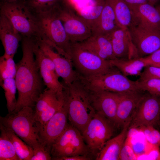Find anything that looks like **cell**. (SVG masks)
<instances>
[{
    "instance_id": "6da1fadb",
    "label": "cell",
    "mask_w": 160,
    "mask_h": 160,
    "mask_svg": "<svg viewBox=\"0 0 160 160\" xmlns=\"http://www.w3.org/2000/svg\"><path fill=\"white\" fill-rule=\"evenodd\" d=\"M21 41L22 56L16 64L15 78L18 96L15 108L12 112H17L24 107H34L44 90V84L34 57L35 40L22 37Z\"/></svg>"
},
{
    "instance_id": "7a4b0ae2",
    "label": "cell",
    "mask_w": 160,
    "mask_h": 160,
    "mask_svg": "<svg viewBox=\"0 0 160 160\" xmlns=\"http://www.w3.org/2000/svg\"><path fill=\"white\" fill-rule=\"evenodd\" d=\"M55 6L48 12L34 14L40 33V39L59 53L71 60V43L57 13Z\"/></svg>"
},
{
    "instance_id": "3957f363",
    "label": "cell",
    "mask_w": 160,
    "mask_h": 160,
    "mask_svg": "<svg viewBox=\"0 0 160 160\" xmlns=\"http://www.w3.org/2000/svg\"><path fill=\"white\" fill-rule=\"evenodd\" d=\"M64 89L68 104V120L81 132L96 113L88 92L77 79Z\"/></svg>"
},
{
    "instance_id": "277c9868",
    "label": "cell",
    "mask_w": 160,
    "mask_h": 160,
    "mask_svg": "<svg viewBox=\"0 0 160 160\" xmlns=\"http://www.w3.org/2000/svg\"><path fill=\"white\" fill-rule=\"evenodd\" d=\"M0 123L9 128L33 149L41 145L39 130L31 107H23L17 112L0 117Z\"/></svg>"
},
{
    "instance_id": "5b68a950",
    "label": "cell",
    "mask_w": 160,
    "mask_h": 160,
    "mask_svg": "<svg viewBox=\"0 0 160 160\" xmlns=\"http://www.w3.org/2000/svg\"><path fill=\"white\" fill-rule=\"evenodd\" d=\"M77 79L85 88L91 90L121 93L140 90L136 81L130 80L113 66L104 73L90 77H84L77 73Z\"/></svg>"
},
{
    "instance_id": "8992f818",
    "label": "cell",
    "mask_w": 160,
    "mask_h": 160,
    "mask_svg": "<svg viewBox=\"0 0 160 160\" xmlns=\"http://www.w3.org/2000/svg\"><path fill=\"white\" fill-rule=\"evenodd\" d=\"M0 14L6 17L22 37L37 40L41 38L36 17L25 1H2Z\"/></svg>"
},
{
    "instance_id": "52a82bcc",
    "label": "cell",
    "mask_w": 160,
    "mask_h": 160,
    "mask_svg": "<svg viewBox=\"0 0 160 160\" xmlns=\"http://www.w3.org/2000/svg\"><path fill=\"white\" fill-rule=\"evenodd\" d=\"M70 56L75 70L84 77L104 73L112 66L110 60L101 58L83 48L78 43H71Z\"/></svg>"
},
{
    "instance_id": "ba28073f",
    "label": "cell",
    "mask_w": 160,
    "mask_h": 160,
    "mask_svg": "<svg viewBox=\"0 0 160 160\" xmlns=\"http://www.w3.org/2000/svg\"><path fill=\"white\" fill-rule=\"evenodd\" d=\"M113 124L96 113L81 132L91 154L96 156L106 142L113 136Z\"/></svg>"
},
{
    "instance_id": "9c48e42d",
    "label": "cell",
    "mask_w": 160,
    "mask_h": 160,
    "mask_svg": "<svg viewBox=\"0 0 160 160\" xmlns=\"http://www.w3.org/2000/svg\"><path fill=\"white\" fill-rule=\"evenodd\" d=\"M55 9L71 43L81 42L91 36V28L80 16L75 13L70 4L60 0Z\"/></svg>"
},
{
    "instance_id": "30bf717a",
    "label": "cell",
    "mask_w": 160,
    "mask_h": 160,
    "mask_svg": "<svg viewBox=\"0 0 160 160\" xmlns=\"http://www.w3.org/2000/svg\"><path fill=\"white\" fill-rule=\"evenodd\" d=\"M128 30L138 57L148 56L160 49V29L137 23Z\"/></svg>"
},
{
    "instance_id": "8fae6325",
    "label": "cell",
    "mask_w": 160,
    "mask_h": 160,
    "mask_svg": "<svg viewBox=\"0 0 160 160\" xmlns=\"http://www.w3.org/2000/svg\"><path fill=\"white\" fill-rule=\"evenodd\" d=\"M59 109L40 129L41 144L51 153L52 147L68 126V104L65 92Z\"/></svg>"
},
{
    "instance_id": "7c38bea8",
    "label": "cell",
    "mask_w": 160,
    "mask_h": 160,
    "mask_svg": "<svg viewBox=\"0 0 160 160\" xmlns=\"http://www.w3.org/2000/svg\"><path fill=\"white\" fill-rule=\"evenodd\" d=\"M145 94L133 115L129 129L153 126L160 117V97Z\"/></svg>"
},
{
    "instance_id": "4fadbf2b",
    "label": "cell",
    "mask_w": 160,
    "mask_h": 160,
    "mask_svg": "<svg viewBox=\"0 0 160 160\" xmlns=\"http://www.w3.org/2000/svg\"><path fill=\"white\" fill-rule=\"evenodd\" d=\"M64 97L59 96L52 90L44 89L37 100L34 107V118L39 131L61 105Z\"/></svg>"
},
{
    "instance_id": "5bb4252c",
    "label": "cell",
    "mask_w": 160,
    "mask_h": 160,
    "mask_svg": "<svg viewBox=\"0 0 160 160\" xmlns=\"http://www.w3.org/2000/svg\"><path fill=\"white\" fill-rule=\"evenodd\" d=\"M33 51L36 61L44 85L58 95H63L65 84L60 82L54 65L51 60L42 51L35 41Z\"/></svg>"
},
{
    "instance_id": "9a60e30c",
    "label": "cell",
    "mask_w": 160,
    "mask_h": 160,
    "mask_svg": "<svg viewBox=\"0 0 160 160\" xmlns=\"http://www.w3.org/2000/svg\"><path fill=\"white\" fill-rule=\"evenodd\" d=\"M85 88L88 92L95 113L104 117L116 126L118 93L103 90H91Z\"/></svg>"
},
{
    "instance_id": "2e32d148",
    "label": "cell",
    "mask_w": 160,
    "mask_h": 160,
    "mask_svg": "<svg viewBox=\"0 0 160 160\" xmlns=\"http://www.w3.org/2000/svg\"><path fill=\"white\" fill-rule=\"evenodd\" d=\"M39 46L43 52L52 62L56 72L66 85L76 80L77 73L73 69L71 60L61 55L41 39L36 40Z\"/></svg>"
},
{
    "instance_id": "e0dca14e",
    "label": "cell",
    "mask_w": 160,
    "mask_h": 160,
    "mask_svg": "<svg viewBox=\"0 0 160 160\" xmlns=\"http://www.w3.org/2000/svg\"><path fill=\"white\" fill-rule=\"evenodd\" d=\"M144 92L138 90L118 93L116 126H123L127 121L132 119L136 109L145 94Z\"/></svg>"
},
{
    "instance_id": "ac0fdd59",
    "label": "cell",
    "mask_w": 160,
    "mask_h": 160,
    "mask_svg": "<svg viewBox=\"0 0 160 160\" xmlns=\"http://www.w3.org/2000/svg\"><path fill=\"white\" fill-rule=\"evenodd\" d=\"M116 58H138L128 29L119 28L108 35Z\"/></svg>"
},
{
    "instance_id": "d6986e66",
    "label": "cell",
    "mask_w": 160,
    "mask_h": 160,
    "mask_svg": "<svg viewBox=\"0 0 160 160\" xmlns=\"http://www.w3.org/2000/svg\"><path fill=\"white\" fill-rule=\"evenodd\" d=\"M66 146L75 148L84 156H88L91 154L81 132L70 124H68L64 132L53 144L51 151Z\"/></svg>"
},
{
    "instance_id": "ffe728a7",
    "label": "cell",
    "mask_w": 160,
    "mask_h": 160,
    "mask_svg": "<svg viewBox=\"0 0 160 160\" xmlns=\"http://www.w3.org/2000/svg\"><path fill=\"white\" fill-rule=\"evenodd\" d=\"M22 37L4 15L0 14V39L6 56L14 57Z\"/></svg>"
},
{
    "instance_id": "44dd1931",
    "label": "cell",
    "mask_w": 160,
    "mask_h": 160,
    "mask_svg": "<svg viewBox=\"0 0 160 160\" xmlns=\"http://www.w3.org/2000/svg\"><path fill=\"white\" fill-rule=\"evenodd\" d=\"M132 119L124 124L119 134L110 139L106 142L101 150L96 154L95 160H120L121 151L126 139Z\"/></svg>"
},
{
    "instance_id": "7402d4cb",
    "label": "cell",
    "mask_w": 160,
    "mask_h": 160,
    "mask_svg": "<svg viewBox=\"0 0 160 160\" xmlns=\"http://www.w3.org/2000/svg\"><path fill=\"white\" fill-rule=\"evenodd\" d=\"M78 43L83 48L103 59L109 60L116 58L108 35L92 34L86 40Z\"/></svg>"
},
{
    "instance_id": "603a6c76",
    "label": "cell",
    "mask_w": 160,
    "mask_h": 160,
    "mask_svg": "<svg viewBox=\"0 0 160 160\" xmlns=\"http://www.w3.org/2000/svg\"><path fill=\"white\" fill-rule=\"evenodd\" d=\"M136 23L160 29V16L156 8L146 2L130 8Z\"/></svg>"
},
{
    "instance_id": "cb8c5ba5",
    "label": "cell",
    "mask_w": 160,
    "mask_h": 160,
    "mask_svg": "<svg viewBox=\"0 0 160 160\" xmlns=\"http://www.w3.org/2000/svg\"><path fill=\"white\" fill-rule=\"evenodd\" d=\"M119 28H120L118 24L113 10L105 0L101 15L91 29L92 34L108 35Z\"/></svg>"
},
{
    "instance_id": "d4e9b609",
    "label": "cell",
    "mask_w": 160,
    "mask_h": 160,
    "mask_svg": "<svg viewBox=\"0 0 160 160\" xmlns=\"http://www.w3.org/2000/svg\"><path fill=\"white\" fill-rule=\"evenodd\" d=\"M107 0L113 10L120 28L128 29L136 24L132 10L124 0Z\"/></svg>"
},
{
    "instance_id": "484cf974",
    "label": "cell",
    "mask_w": 160,
    "mask_h": 160,
    "mask_svg": "<svg viewBox=\"0 0 160 160\" xmlns=\"http://www.w3.org/2000/svg\"><path fill=\"white\" fill-rule=\"evenodd\" d=\"M112 66L117 68L124 75L139 76L144 68L147 66L140 57L131 59L116 58L110 60Z\"/></svg>"
},
{
    "instance_id": "4316f807",
    "label": "cell",
    "mask_w": 160,
    "mask_h": 160,
    "mask_svg": "<svg viewBox=\"0 0 160 160\" xmlns=\"http://www.w3.org/2000/svg\"><path fill=\"white\" fill-rule=\"evenodd\" d=\"M0 130L11 141L20 160H31L33 153V149L31 147L10 129L0 123Z\"/></svg>"
},
{
    "instance_id": "83f0119b",
    "label": "cell",
    "mask_w": 160,
    "mask_h": 160,
    "mask_svg": "<svg viewBox=\"0 0 160 160\" xmlns=\"http://www.w3.org/2000/svg\"><path fill=\"white\" fill-rule=\"evenodd\" d=\"M0 84L4 91L8 113L12 112L15 110L17 102L15 96L17 87L15 79H5L0 82Z\"/></svg>"
},
{
    "instance_id": "f1b7e54d",
    "label": "cell",
    "mask_w": 160,
    "mask_h": 160,
    "mask_svg": "<svg viewBox=\"0 0 160 160\" xmlns=\"http://www.w3.org/2000/svg\"><path fill=\"white\" fill-rule=\"evenodd\" d=\"M105 2V0H97V2L91 8L80 11V16L91 29L99 19Z\"/></svg>"
},
{
    "instance_id": "f546056e",
    "label": "cell",
    "mask_w": 160,
    "mask_h": 160,
    "mask_svg": "<svg viewBox=\"0 0 160 160\" xmlns=\"http://www.w3.org/2000/svg\"><path fill=\"white\" fill-rule=\"evenodd\" d=\"M13 56H6L3 55L0 57V82L9 78L15 79L17 70V64Z\"/></svg>"
},
{
    "instance_id": "4dcf8cb0",
    "label": "cell",
    "mask_w": 160,
    "mask_h": 160,
    "mask_svg": "<svg viewBox=\"0 0 160 160\" xmlns=\"http://www.w3.org/2000/svg\"><path fill=\"white\" fill-rule=\"evenodd\" d=\"M60 0H25V4L34 14L50 11Z\"/></svg>"
},
{
    "instance_id": "1f68e13d",
    "label": "cell",
    "mask_w": 160,
    "mask_h": 160,
    "mask_svg": "<svg viewBox=\"0 0 160 160\" xmlns=\"http://www.w3.org/2000/svg\"><path fill=\"white\" fill-rule=\"evenodd\" d=\"M0 160H20L10 140L1 132L0 136Z\"/></svg>"
},
{
    "instance_id": "d6a6232c",
    "label": "cell",
    "mask_w": 160,
    "mask_h": 160,
    "mask_svg": "<svg viewBox=\"0 0 160 160\" xmlns=\"http://www.w3.org/2000/svg\"><path fill=\"white\" fill-rule=\"evenodd\" d=\"M139 89L150 95L160 97V79H152L145 80H136Z\"/></svg>"
},
{
    "instance_id": "836d02e7",
    "label": "cell",
    "mask_w": 160,
    "mask_h": 160,
    "mask_svg": "<svg viewBox=\"0 0 160 160\" xmlns=\"http://www.w3.org/2000/svg\"><path fill=\"white\" fill-rule=\"evenodd\" d=\"M140 128L148 142L154 145H160V133L154 126H148Z\"/></svg>"
},
{
    "instance_id": "e575fe53",
    "label": "cell",
    "mask_w": 160,
    "mask_h": 160,
    "mask_svg": "<svg viewBox=\"0 0 160 160\" xmlns=\"http://www.w3.org/2000/svg\"><path fill=\"white\" fill-rule=\"evenodd\" d=\"M139 76L140 78L138 80L140 81L160 79V68L148 65L144 68Z\"/></svg>"
},
{
    "instance_id": "d590c367",
    "label": "cell",
    "mask_w": 160,
    "mask_h": 160,
    "mask_svg": "<svg viewBox=\"0 0 160 160\" xmlns=\"http://www.w3.org/2000/svg\"><path fill=\"white\" fill-rule=\"evenodd\" d=\"M136 157L130 140L127 138L121 151L120 160H134Z\"/></svg>"
},
{
    "instance_id": "8d00e7d4",
    "label": "cell",
    "mask_w": 160,
    "mask_h": 160,
    "mask_svg": "<svg viewBox=\"0 0 160 160\" xmlns=\"http://www.w3.org/2000/svg\"><path fill=\"white\" fill-rule=\"evenodd\" d=\"M33 149V155L31 160L52 159L51 153L41 144Z\"/></svg>"
},
{
    "instance_id": "74e56055",
    "label": "cell",
    "mask_w": 160,
    "mask_h": 160,
    "mask_svg": "<svg viewBox=\"0 0 160 160\" xmlns=\"http://www.w3.org/2000/svg\"><path fill=\"white\" fill-rule=\"evenodd\" d=\"M140 58L147 65L160 68V49L148 56Z\"/></svg>"
},
{
    "instance_id": "f35d334b",
    "label": "cell",
    "mask_w": 160,
    "mask_h": 160,
    "mask_svg": "<svg viewBox=\"0 0 160 160\" xmlns=\"http://www.w3.org/2000/svg\"><path fill=\"white\" fill-rule=\"evenodd\" d=\"M52 159L56 160H89L91 159V158L89 157L88 156L80 155L55 158Z\"/></svg>"
},
{
    "instance_id": "ab89813d",
    "label": "cell",
    "mask_w": 160,
    "mask_h": 160,
    "mask_svg": "<svg viewBox=\"0 0 160 160\" xmlns=\"http://www.w3.org/2000/svg\"><path fill=\"white\" fill-rule=\"evenodd\" d=\"M130 8L133 7L147 2V0H124Z\"/></svg>"
},
{
    "instance_id": "60d3db41",
    "label": "cell",
    "mask_w": 160,
    "mask_h": 160,
    "mask_svg": "<svg viewBox=\"0 0 160 160\" xmlns=\"http://www.w3.org/2000/svg\"><path fill=\"white\" fill-rule=\"evenodd\" d=\"M159 0H147L148 2L154 5Z\"/></svg>"
},
{
    "instance_id": "b9f144b4",
    "label": "cell",
    "mask_w": 160,
    "mask_h": 160,
    "mask_svg": "<svg viewBox=\"0 0 160 160\" xmlns=\"http://www.w3.org/2000/svg\"><path fill=\"white\" fill-rule=\"evenodd\" d=\"M25 0H2L3 1H7L9 2H15L18 1H25Z\"/></svg>"
},
{
    "instance_id": "7bdbcfd3",
    "label": "cell",
    "mask_w": 160,
    "mask_h": 160,
    "mask_svg": "<svg viewBox=\"0 0 160 160\" xmlns=\"http://www.w3.org/2000/svg\"><path fill=\"white\" fill-rule=\"evenodd\" d=\"M156 7L159 12L160 16V5H158L156 6Z\"/></svg>"
},
{
    "instance_id": "ee69618b",
    "label": "cell",
    "mask_w": 160,
    "mask_h": 160,
    "mask_svg": "<svg viewBox=\"0 0 160 160\" xmlns=\"http://www.w3.org/2000/svg\"></svg>"
}]
</instances>
